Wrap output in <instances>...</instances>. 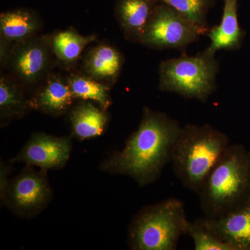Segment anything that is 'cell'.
I'll list each match as a JSON object with an SVG mask.
<instances>
[{"instance_id": "obj_7", "label": "cell", "mask_w": 250, "mask_h": 250, "mask_svg": "<svg viewBox=\"0 0 250 250\" xmlns=\"http://www.w3.org/2000/svg\"><path fill=\"white\" fill-rule=\"evenodd\" d=\"M47 172L27 165L21 174L8 181L1 190V202L18 216L31 218L39 214L52 197Z\"/></svg>"}, {"instance_id": "obj_5", "label": "cell", "mask_w": 250, "mask_h": 250, "mask_svg": "<svg viewBox=\"0 0 250 250\" xmlns=\"http://www.w3.org/2000/svg\"><path fill=\"white\" fill-rule=\"evenodd\" d=\"M218 70L215 56L204 52L195 56L184 54L161 62L159 88L205 103L216 90Z\"/></svg>"}, {"instance_id": "obj_16", "label": "cell", "mask_w": 250, "mask_h": 250, "mask_svg": "<svg viewBox=\"0 0 250 250\" xmlns=\"http://www.w3.org/2000/svg\"><path fill=\"white\" fill-rule=\"evenodd\" d=\"M72 133L78 141L91 139L103 135L107 128V111L90 101L77 104L70 113Z\"/></svg>"}, {"instance_id": "obj_15", "label": "cell", "mask_w": 250, "mask_h": 250, "mask_svg": "<svg viewBox=\"0 0 250 250\" xmlns=\"http://www.w3.org/2000/svg\"><path fill=\"white\" fill-rule=\"evenodd\" d=\"M238 0H224L221 22L207 33L210 43L205 53L215 56L221 49L233 50L241 47L244 34L238 22Z\"/></svg>"}, {"instance_id": "obj_6", "label": "cell", "mask_w": 250, "mask_h": 250, "mask_svg": "<svg viewBox=\"0 0 250 250\" xmlns=\"http://www.w3.org/2000/svg\"><path fill=\"white\" fill-rule=\"evenodd\" d=\"M207 33L168 5L160 2L148 22L141 43L154 49H183Z\"/></svg>"}, {"instance_id": "obj_21", "label": "cell", "mask_w": 250, "mask_h": 250, "mask_svg": "<svg viewBox=\"0 0 250 250\" xmlns=\"http://www.w3.org/2000/svg\"><path fill=\"white\" fill-rule=\"evenodd\" d=\"M187 235L193 241L195 250H234L231 244L224 241L207 228L202 218L189 221Z\"/></svg>"}, {"instance_id": "obj_9", "label": "cell", "mask_w": 250, "mask_h": 250, "mask_svg": "<svg viewBox=\"0 0 250 250\" xmlns=\"http://www.w3.org/2000/svg\"><path fill=\"white\" fill-rule=\"evenodd\" d=\"M71 149V137L34 133L12 161L42 170H58L66 165Z\"/></svg>"}, {"instance_id": "obj_14", "label": "cell", "mask_w": 250, "mask_h": 250, "mask_svg": "<svg viewBox=\"0 0 250 250\" xmlns=\"http://www.w3.org/2000/svg\"><path fill=\"white\" fill-rule=\"evenodd\" d=\"M123 54L113 46L100 44L90 49L83 59V74L112 86L121 75Z\"/></svg>"}, {"instance_id": "obj_18", "label": "cell", "mask_w": 250, "mask_h": 250, "mask_svg": "<svg viewBox=\"0 0 250 250\" xmlns=\"http://www.w3.org/2000/svg\"><path fill=\"white\" fill-rule=\"evenodd\" d=\"M96 36H82L75 29L59 31L51 38L54 57L64 65H72L78 62L85 47L95 41Z\"/></svg>"}, {"instance_id": "obj_10", "label": "cell", "mask_w": 250, "mask_h": 250, "mask_svg": "<svg viewBox=\"0 0 250 250\" xmlns=\"http://www.w3.org/2000/svg\"><path fill=\"white\" fill-rule=\"evenodd\" d=\"M41 18L32 10L17 9L0 16V57L5 66L14 45L37 35L41 30Z\"/></svg>"}, {"instance_id": "obj_12", "label": "cell", "mask_w": 250, "mask_h": 250, "mask_svg": "<svg viewBox=\"0 0 250 250\" xmlns=\"http://www.w3.org/2000/svg\"><path fill=\"white\" fill-rule=\"evenodd\" d=\"M74 100L67 79L59 75H49L29 99V106L49 116H59L70 109Z\"/></svg>"}, {"instance_id": "obj_20", "label": "cell", "mask_w": 250, "mask_h": 250, "mask_svg": "<svg viewBox=\"0 0 250 250\" xmlns=\"http://www.w3.org/2000/svg\"><path fill=\"white\" fill-rule=\"evenodd\" d=\"M176 10L184 17L208 33L207 17L214 0H159Z\"/></svg>"}, {"instance_id": "obj_13", "label": "cell", "mask_w": 250, "mask_h": 250, "mask_svg": "<svg viewBox=\"0 0 250 250\" xmlns=\"http://www.w3.org/2000/svg\"><path fill=\"white\" fill-rule=\"evenodd\" d=\"M159 2V0H117L115 16L126 39L141 42Z\"/></svg>"}, {"instance_id": "obj_22", "label": "cell", "mask_w": 250, "mask_h": 250, "mask_svg": "<svg viewBox=\"0 0 250 250\" xmlns=\"http://www.w3.org/2000/svg\"><path fill=\"white\" fill-rule=\"evenodd\" d=\"M248 160H249V164H250V150L248 151Z\"/></svg>"}, {"instance_id": "obj_4", "label": "cell", "mask_w": 250, "mask_h": 250, "mask_svg": "<svg viewBox=\"0 0 250 250\" xmlns=\"http://www.w3.org/2000/svg\"><path fill=\"white\" fill-rule=\"evenodd\" d=\"M189 221L182 200L170 197L143 207L128 229V244L134 250H175L187 235Z\"/></svg>"}, {"instance_id": "obj_11", "label": "cell", "mask_w": 250, "mask_h": 250, "mask_svg": "<svg viewBox=\"0 0 250 250\" xmlns=\"http://www.w3.org/2000/svg\"><path fill=\"white\" fill-rule=\"evenodd\" d=\"M202 222L234 250H250V197L223 216L202 218Z\"/></svg>"}, {"instance_id": "obj_17", "label": "cell", "mask_w": 250, "mask_h": 250, "mask_svg": "<svg viewBox=\"0 0 250 250\" xmlns=\"http://www.w3.org/2000/svg\"><path fill=\"white\" fill-rule=\"evenodd\" d=\"M29 99L24 96L22 85L12 75L0 78V119L1 126L25 114Z\"/></svg>"}, {"instance_id": "obj_3", "label": "cell", "mask_w": 250, "mask_h": 250, "mask_svg": "<svg viewBox=\"0 0 250 250\" xmlns=\"http://www.w3.org/2000/svg\"><path fill=\"white\" fill-rule=\"evenodd\" d=\"M229 146L228 136L210 125L182 126L171 161L176 177L197 193Z\"/></svg>"}, {"instance_id": "obj_2", "label": "cell", "mask_w": 250, "mask_h": 250, "mask_svg": "<svg viewBox=\"0 0 250 250\" xmlns=\"http://www.w3.org/2000/svg\"><path fill=\"white\" fill-rule=\"evenodd\" d=\"M204 217L215 219L234 209L250 197L248 151L229 145L197 192Z\"/></svg>"}, {"instance_id": "obj_8", "label": "cell", "mask_w": 250, "mask_h": 250, "mask_svg": "<svg viewBox=\"0 0 250 250\" xmlns=\"http://www.w3.org/2000/svg\"><path fill=\"white\" fill-rule=\"evenodd\" d=\"M53 56L51 38L36 35L14 45L6 65L21 84L33 85L47 77Z\"/></svg>"}, {"instance_id": "obj_19", "label": "cell", "mask_w": 250, "mask_h": 250, "mask_svg": "<svg viewBox=\"0 0 250 250\" xmlns=\"http://www.w3.org/2000/svg\"><path fill=\"white\" fill-rule=\"evenodd\" d=\"M75 100L90 101L107 111L111 106V86L85 74H72L66 77Z\"/></svg>"}, {"instance_id": "obj_1", "label": "cell", "mask_w": 250, "mask_h": 250, "mask_svg": "<svg viewBox=\"0 0 250 250\" xmlns=\"http://www.w3.org/2000/svg\"><path fill=\"white\" fill-rule=\"evenodd\" d=\"M182 128L166 113L143 108L139 128L128 138L123 149L101 163L100 170L128 176L141 187L152 184L172 161Z\"/></svg>"}]
</instances>
